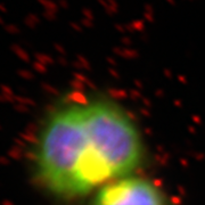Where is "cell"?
<instances>
[{"label": "cell", "instance_id": "obj_1", "mask_svg": "<svg viewBox=\"0 0 205 205\" xmlns=\"http://www.w3.org/2000/svg\"><path fill=\"white\" fill-rule=\"evenodd\" d=\"M140 131L114 101H73L51 112L33 149V167L51 195L73 199L131 176L144 158Z\"/></svg>", "mask_w": 205, "mask_h": 205}, {"label": "cell", "instance_id": "obj_2", "mask_svg": "<svg viewBox=\"0 0 205 205\" xmlns=\"http://www.w3.org/2000/svg\"><path fill=\"white\" fill-rule=\"evenodd\" d=\"M92 205H169V201L156 183L131 174L99 188Z\"/></svg>", "mask_w": 205, "mask_h": 205}]
</instances>
